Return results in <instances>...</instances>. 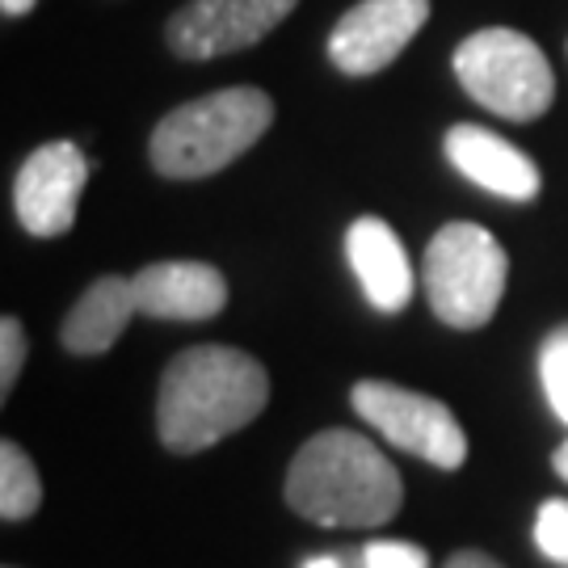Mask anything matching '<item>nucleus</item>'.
<instances>
[{
	"instance_id": "f257e3e1",
	"label": "nucleus",
	"mask_w": 568,
	"mask_h": 568,
	"mask_svg": "<svg viewBox=\"0 0 568 568\" xmlns=\"http://www.w3.org/2000/svg\"><path fill=\"white\" fill-rule=\"evenodd\" d=\"M265 405L270 375L253 354L236 345H190L164 366L156 429L173 455H199L257 422Z\"/></svg>"
},
{
	"instance_id": "f03ea898",
	"label": "nucleus",
	"mask_w": 568,
	"mask_h": 568,
	"mask_svg": "<svg viewBox=\"0 0 568 568\" xmlns=\"http://www.w3.org/2000/svg\"><path fill=\"white\" fill-rule=\"evenodd\" d=\"M286 506L321 527H379L405 506L400 471L354 429H321L295 450L283 485Z\"/></svg>"
},
{
	"instance_id": "7ed1b4c3",
	"label": "nucleus",
	"mask_w": 568,
	"mask_h": 568,
	"mask_svg": "<svg viewBox=\"0 0 568 568\" xmlns=\"http://www.w3.org/2000/svg\"><path fill=\"white\" fill-rule=\"evenodd\" d=\"M270 122H274L270 93L253 84H232L169 110L148 140V156L152 169L169 182H199L241 161L270 131Z\"/></svg>"
},
{
	"instance_id": "20e7f679",
	"label": "nucleus",
	"mask_w": 568,
	"mask_h": 568,
	"mask_svg": "<svg viewBox=\"0 0 568 568\" xmlns=\"http://www.w3.org/2000/svg\"><path fill=\"white\" fill-rule=\"evenodd\" d=\"M509 257L501 241L480 224L438 227L426 248L422 283L434 316L450 328H485L506 295Z\"/></svg>"
},
{
	"instance_id": "39448f33",
	"label": "nucleus",
	"mask_w": 568,
	"mask_h": 568,
	"mask_svg": "<svg viewBox=\"0 0 568 568\" xmlns=\"http://www.w3.org/2000/svg\"><path fill=\"white\" fill-rule=\"evenodd\" d=\"M450 63L464 93L476 105H485L488 114H501L509 122H535L556 102V77H551L548 55L539 51V42L518 30H506V26L476 30L455 47Z\"/></svg>"
},
{
	"instance_id": "423d86ee",
	"label": "nucleus",
	"mask_w": 568,
	"mask_h": 568,
	"mask_svg": "<svg viewBox=\"0 0 568 568\" xmlns=\"http://www.w3.org/2000/svg\"><path fill=\"white\" fill-rule=\"evenodd\" d=\"M349 405L363 422L379 429L392 447L408 450L434 467H447V471L464 467V426L455 422V413L443 400L408 392L400 384H387V379H358L349 387Z\"/></svg>"
},
{
	"instance_id": "0eeeda50",
	"label": "nucleus",
	"mask_w": 568,
	"mask_h": 568,
	"mask_svg": "<svg viewBox=\"0 0 568 568\" xmlns=\"http://www.w3.org/2000/svg\"><path fill=\"white\" fill-rule=\"evenodd\" d=\"M89 169L84 152L77 143L55 140L34 148L26 164L18 169V182H13V211H18V224L30 236H63L77 224V206H81L84 182H89Z\"/></svg>"
},
{
	"instance_id": "6e6552de",
	"label": "nucleus",
	"mask_w": 568,
	"mask_h": 568,
	"mask_svg": "<svg viewBox=\"0 0 568 568\" xmlns=\"http://www.w3.org/2000/svg\"><path fill=\"white\" fill-rule=\"evenodd\" d=\"M300 0H190L169 18V47L182 60H215L232 55L270 30H278Z\"/></svg>"
},
{
	"instance_id": "1a4fd4ad",
	"label": "nucleus",
	"mask_w": 568,
	"mask_h": 568,
	"mask_svg": "<svg viewBox=\"0 0 568 568\" xmlns=\"http://www.w3.org/2000/svg\"><path fill=\"white\" fill-rule=\"evenodd\" d=\"M429 18V0H358L328 34V60L345 77H375L400 60Z\"/></svg>"
},
{
	"instance_id": "9d476101",
	"label": "nucleus",
	"mask_w": 568,
	"mask_h": 568,
	"mask_svg": "<svg viewBox=\"0 0 568 568\" xmlns=\"http://www.w3.org/2000/svg\"><path fill=\"white\" fill-rule=\"evenodd\" d=\"M447 161L471 185H480L497 199H509V203L539 199V185H544L539 164L530 161L523 148L493 135L488 126H471V122H459L447 131Z\"/></svg>"
},
{
	"instance_id": "9b49d317",
	"label": "nucleus",
	"mask_w": 568,
	"mask_h": 568,
	"mask_svg": "<svg viewBox=\"0 0 568 568\" xmlns=\"http://www.w3.org/2000/svg\"><path fill=\"white\" fill-rule=\"evenodd\" d=\"M345 257H349V270L363 286L366 304L375 312H387V316L405 312L417 283H413L405 244L387 227V220H379V215L354 220L345 232Z\"/></svg>"
},
{
	"instance_id": "f8f14e48",
	"label": "nucleus",
	"mask_w": 568,
	"mask_h": 568,
	"mask_svg": "<svg viewBox=\"0 0 568 568\" xmlns=\"http://www.w3.org/2000/svg\"><path fill=\"white\" fill-rule=\"evenodd\" d=\"M131 283L140 312L152 321H211L227 307V278L206 262L143 265Z\"/></svg>"
},
{
	"instance_id": "ddd939ff",
	"label": "nucleus",
	"mask_w": 568,
	"mask_h": 568,
	"mask_svg": "<svg viewBox=\"0 0 568 568\" xmlns=\"http://www.w3.org/2000/svg\"><path fill=\"white\" fill-rule=\"evenodd\" d=\"M135 312H140L135 283L119 278V274H102L72 304V312L63 316V328H60L63 349L68 354H105L126 333Z\"/></svg>"
},
{
	"instance_id": "4468645a",
	"label": "nucleus",
	"mask_w": 568,
	"mask_h": 568,
	"mask_svg": "<svg viewBox=\"0 0 568 568\" xmlns=\"http://www.w3.org/2000/svg\"><path fill=\"white\" fill-rule=\"evenodd\" d=\"M42 506V480L39 467L18 443L0 447V518L4 523H26Z\"/></svg>"
},
{
	"instance_id": "2eb2a0df",
	"label": "nucleus",
	"mask_w": 568,
	"mask_h": 568,
	"mask_svg": "<svg viewBox=\"0 0 568 568\" xmlns=\"http://www.w3.org/2000/svg\"><path fill=\"white\" fill-rule=\"evenodd\" d=\"M539 379H544V396H548L551 413L568 426V325L544 337L539 349Z\"/></svg>"
},
{
	"instance_id": "dca6fc26",
	"label": "nucleus",
	"mask_w": 568,
	"mask_h": 568,
	"mask_svg": "<svg viewBox=\"0 0 568 568\" xmlns=\"http://www.w3.org/2000/svg\"><path fill=\"white\" fill-rule=\"evenodd\" d=\"M535 548L548 556L551 565L568 568V501L551 497L535 514Z\"/></svg>"
},
{
	"instance_id": "f3484780",
	"label": "nucleus",
	"mask_w": 568,
	"mask_h": 568,
	"mask_svg": "<svg viewBox=\"0 0 568 568\" xmlns=\"http://www.w3.org/2000/svg\"><path fill=\"white\" fill-rule=\"evenodd\" d=\"M363 568H429V551L408 539H375L363 548Z\"/></svg>"
},
{
	"instance_id": "a211bd4d",
	"label": "nucleus",
	"mask_w": 568,
	"mask_h": 568,
	"mask_svg": "<svg viewBox=\"0 0 568 568\" xmlns=\"http://www.w3.org/2000/svg\"><path fill=\"white\" fill-rule=\"evenodd\" d=\"M21 366H26V328L18 316H4L0 321V396L13 392Z\"/></svg>"
},
{
	"instance_id": "6ab92c4d",
	"label": "nucleus",
	"mask_w": 568,
	"mask_h": 568,
	"mask_svg": "<svg viewBox=\"0 0 568 568\" xmlns=\"http://www.w3.org/2000/svg\"><path fill=\"white\" fill-rule=\"evenodd\" d=\"M443 568H506V565L493 560V556H485V551H455Z\"/></svg>"
},
{
	"instance_id": "aec40b11",
	"label": "nucleus",
	"mask_w": 568,
	"mask_h": 568,
	"mask_svg": "<svg viewBox=\"0 0 568 568\" xmlns=\"http://www.w3.org/2000/svg\"><path fill=\"white\" fill-rule=\"evenodd\" d=\"M34 4H39V0H0V13H4V18H26Z\"/></svg>"
},
{
	"instance_id": "412c9836",
	"label": "nucleus",
	"mask_w": 568,
	"mask_h": 568,
	"mask_svg": "<svg viewBox=\"0 0 568 568\" xmlns=\"http://www.w3.org/2000/svg\"><path fill=\"white\" fill-rule=\"evenodd\" d=\"M551 467H556V471H560V476L568 480V438L560 443V447H556V455H551Z\"/></svg>"
},
{
	"instance_id": "4be33fe9",
	"label": "nucleus",
	"mask_w": 568,
	"mask_h": 568,
	"mask_svg": "<svg viewBox=\"0 0 568 568\" xmlns=\"http://www.w3.org/2000/svg\"><path fill=\"white\" fill-rule=\"evenodd\" d=\"M304 568H342V560L337 556H312V560H304Z\"/></svg>"
}]
</instances>
